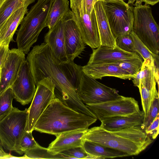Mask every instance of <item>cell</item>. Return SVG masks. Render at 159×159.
Returning a JSON list of instances; mask_svg holds the SVG:
<instances>
[{"mask_svg": "<svg viewBox=\"0 0 159 159\" xmlns=\"http://www.w3.org/2000/svg\"><path fill=\"white\" fill-rule=\"evenodd\" d=\"M84 139L126 153L137 155L153 141L141 125L113 131L107 130L101 126L88 129Z\"/></svg>", "mask_w": 159, "mask_h": 159, "instance_id": "3", "label": "cell"}, {"mask_svg": "<svg viewBox=\"0 0 159 159\" xmlns=\"http://www.w3.org/2000/svg\"><path fill=\"white\" fill-rule=\"evenodd\" d=\"M26 60L35 85L44 78H49L55 84L56 98L78 112L96 118L82 102L78 94L82 66L74 61L60 63L44 42L34 47Z\"/></svg>", "mask_w": 159, "mask_h": 159, "instance_id": "1", "label": "cell"}, {"mask_svg": "<svg viewBox=\"0 0 159 159\" xmlns=\"http://www.w3.org/2000/svg\"><path fill=\"white\" fill-rule=\"evenodd\" d=\"M24 154L23 158L69 159L64 154L53 152L39 144L25 151Z\"/></svg>", "mask_w": 159, "mask_h": 159, "instance_id": "26", "label": "cell"}, {"mask_svg": "<svg viewBox=\"0 0 159 159\" xmlns=\"http://www.w3.org/2000/svg\"><path fill=\"white\" fill-rule=\"evenodd\" d=\"M85 105L100 121L108 117L129 115L140 111L138 102L134 98L123 96L99 104Z\"/></svg>", "mask_w": 159, "mask_h": 159, "instance_id": "10", "label": "cell"}, {"mask_svg": "<svg viewBox=\"0 0 159 159\" xmlns=\"http://www.w3.org/2000/svg\"><path fill=\"white\" fill-rule=\"evenodd\" d=\"M39 144L35 140L32 134V132L25 131L20 142V150L21 155L24 152L37 145Z\"/></svg>", "mask_w": 159, "mask_h": 159, "instance_id": "33", "label": "cell"}, {"mask_svg": "<svg viewBox=\"0 0 159 159\" xmlns=\"http://www.w3.org/2000/svg\"><path fill=\"white\" fill-rule=\"evenodd\" d=\"M142 3V0H128L127 3L129 5H133L135 6L141 5Z\"/></svg>", "mask_w": 159, "mask_h": 159, "instance_id": "38", "label": "cell"}, {"mask_svg": "<svg viewBox=\"0 0 159 159\" xmlns=\"http://www.w3.org/2000/svg\"><path fill=\"white\" fill-rule=\"evenodd\" d=\"M64 17L66 56L69 61H73L84 51L86 44L73 18L71 11L69 10L64 15Z\"/></svg>", "mask_w": 159, "mask_h": 159, "instance_id": "13", "label": "cell"}, {"mask_svg": "<svg viewBox=\"0 0 159 159\" xmlns=\"http://www.w3.org/2000/svg\"><path fill=\"white\" fill-rule=\"evenodd\" d=\"M28 109L20 110L13 107L11 111L0 120V141L5 149L21 155L20 146L26 131Z\"/></svg>", "mask_w": 159, "mask_h": 159, "instance_id": "5", "label": "cell"}, {"mask_svg": "<svg viewBox=\"0 0 159 159\" xmlns=\"http://www.w3.org/2000/svg\"><path fill=\"white\" fill-rule=\"evenodd\" d=\"M133 39L134 46L138 53L144 60L149 59L154 61L157 66L158 67L159 56L151 52L141 42L133 31L129 33Z\"/></svg>", "mask_w": 159, "mask_h": 159, "instance_id": "27", "label": "cell"}, {"mask_svg": "<svg viewBox=\"0 0 159 159\" xmlns=\"http://www.w3.org/2000/svg\"><path fill=\"white\" fill-rule=\"evenodd\" d=\"M159 99L158 93L155 95L148 115L141 125L142 128L144 131L153 122L159 113Z\"/></svg>", "mask_w": 159, "mask_h": 159, "instance_id": "30", "label": "cell"}, {"mask_svg": "<svg viewBox=\"0 0 159 159\" xmlns=\"http://www.w3.org/2000/svg\"><path fill=\"white\" fill-rule=\"evenodd\" d=\"M71 9L84 10L86 13L90 14L97 0H70Z\"/></svg>", "mask_w": 159, "mask_h": 159, "instance_id": "32", "label": "cell"}, {"mask_svg": "<svg viewBox=\"0 0 159 159\" xmlns=\"http://www.w3.org/2000/svg\"><path fill=\"white\" fill-rule=\"evenodd\" d=\"M59 153L66 155L69 159H87L88 156L83 146H79L66 149Z\"/></svg>", "mask_w": 159, "mask_h": 159, "instance_id": "34", "label": "cell"}, {"mask_svg": "<svg viewBox=\"0 0 159 159\" xmlns=\"http://www.w3.org/2000/svg\"><path fill=\"white\" fill-rule=\"evenodd\" d=\"M71 10L73 18L85 44L92 49L98 47L101 42L94 9L90 14L75 9Z\"/></svg>", "mask_w": 159, "mask_h": 159, "instance_id": "12", "label": "cell"}, {"mask_svg": "<svg viewBox=\"0 0 159 159\" xmlns=\"http://www.w3.org/2000/svg\"><path fill=\"white\" fill-rule=\"evenodd\" d=\"M132 31L152 53H159V28L148 5L135 6L133 8Z\"/></svg>", "mask_w": 159, "mask_h": 159, "instance_id": "6", "label": "cell"}, {"mask_svg": "<svg viewBox=\"0 0 159 159\" xmlns=\"http://www.w3.org/2000/svg\"><path fill=\"white\" fill-rule=\"evenodd\" d=\"M159 0H142V2H144L145 4L153 6L157 3Z\"/></svg>", "mask_w": 159, "mask_h": 159, "instance_id": "39", "label": "cell"}, {"mask_svg": "<svg viewBox=\"0 0 159 159\" xmlns=\"http://www.w3.org/2000/svg\"><path fill=\"white\" fill-rule=\"evenodd\" d=\"M25 60V54L18 48L9 50L0 69V95L11 87L16 79L22 63Z\"/></svg>", "mask_w": 159, "mask_h": 159, "instance_id": "14", "label": "cell"}, {"mask_svg": "<svg viewBox=\"0 0 159 159\" xmlns=\"http://www.w3.org/2000/svg\"><path fill=\"white\" fill-rule=\"evenodd\" d=\"M88 129H80L62 133L49 145L48 149L56 153L79 146H83L84 136Z\"/></svg>", "mask_w": 159, "mask_h": 159, "instance_id": "18", "label": "cell"}, {"mask_svg": "<svg viewBox=\"0 0 159 159\" xmlns=\"http://www.w3.org/2000/svg\"><path fill=\"white\" fill-rule=\"evenodd\" d=\"M14 96L11 87L0 95V120L8 114L13 107L12 102Z\"/></svg>", "mask_w": 159, "mask_h": 159, "instance_id": "28", "label": "cell"}, {"mask_svg": "<svg viewBox=\"0 0 159 159\" xmlns=\"http://www.w3.org/2000/svg\"><path fill=\"white\" fill-rule=\"evenodd\" d=\"M83 147L88 154L87 159H105L130 156L124 152L84 139Z\"/></svg>", "mask_w": 159, "mask_h": 159, "instance_id": "22", "label": "cell"}, {"mask_svg": "<svg viewBox=\"0 0 159 159\" xmlns=\"http://www.w3.org/2000/svg\"><path fill=\"white\" fill-rule=\"evenodd\" d=\"M9 45L0 44V69L4 63L9 50Z\"/></svg>", "mask_w": 159, "mask_h": 159, "instance_id": "36", "label": "cell"}, {"mask_svg": "<svg viewBox=\"0 0 159 159\" xmlns=\"http://www.w3.org/2000/svg\"><path fill=\"white\" fill-rule=\"evenodd\" d=\"M1 69V68H0Z\"/></svg>", "mask_w": 159, "mask_h": 159, "instance_id": "42", "label": "cell"}, {"mask_svg": "<svg viewBox=\"0 0 159 159\" xmlns=\"http://www.w3.org/2000/svg\"><path fill=\"white\" fill-rule=\"evenodd\" d=\"M140 58L139 54L126 52L117 46L112 48L100 45L93 50L87 64L131 61Z\"/></svg>", "mask_w": 159, "mask_h": 159, "instance_id": "16", "label": "cell"}, {"mask_svg": "<svg viewBox=\"0 0 159 159\" xmlns=\"http://www.w3.org/2000/svg\"><path fill=\"white\" fill-rule=\"evenodd\" d=\"M82 71L95 79H101L105 76H113L123 79H131L134 77L127 71L117 65L110 63L87 64L82 66Z\"/></svg>", "mask_w": 159, "mask_h": 159, "instance_id": "17", "label": "cell"}, {"mask_svg": "<svg viewBox=\"0 0 159 159\" xmlns=\"http://www.w3.org/2000/svg\"><path fill=\"white\" fill-rule=\"evenodd\" d=\"M143 62L140 58L131 61H120L110 63L117 65L134 76L140 70Z\"/></svg>", "mask_w": 159, "mask_h": 159, "instance_id": "29", "label": "cell"}, {"mask_svg": "<svg viewBox=\"0 0 159 159\" xmlns=\"http://www.w3.org/2000/svg\"><path fill=\"white\" fill-rule=\"evenodd\" d=\"M159 113L145 130L146 134L152 139H155L159 134Z\"/></svg>", "mask_w": 159, "mask_h": 159, "instance_id": "35", "label": "cell"}, {"mask_svg": "<svg viewBox=\"0 0 159 159\" xmlns=\"http://www.w3.org/2000/svg\"><path fill=\"white\" fill-rule=\"evenodd\" d=\"M64 16L45 34L44 43L48 46L53 54L61 63L68 61L66 53L64 32Z\"/></svg>", "mask_w": 159, "mask_h": 159, "instance_id": "15", "label": "cell"}, {"mask_svg": "<svg viewBox=\"0 0 159 159\" xmlns=\"http://www.w3.org/2000/svg\"><path fill=\"white\" fill-rule=\"evenodd\" d=\"M52 1L38 0L22 20L16 34V42L18 48L25 54L28 53L42 30L46 27Z\"/></svg>", "mask_w": 159, "mask_h": 159, "instance_id": "4", "label": "cell"}, {"mask_svg": "<svg viewBox=\"0 0 159 159\" xmlns=\"http://www.w3.org/2000/svg\"><path fill=\"white\" fill-rule=\"evenodd\" d=\"M115 42L116 46L122 50L129 52L139 54L129 33L116 38Z\"/></svg>", "mask_w": 159, "mask_h": 159, "instance_id": "31", "label": "cell"}, {"mask_svg": "<svg viewBox=\"0 0 159 159\" xmlns=\"http://www.w3.org/2000/svg\"><path fill=\"white\" fill-rule=\"evenodd\" d=\"M70 9L68 0H53L47 22L46 27L52 29Z\"/></svg>", "mask_w": 159, "mask_h": 159, "instance_id": "24", "label": "cell"}, {"mask_svg": "<svg viewBox=\"0 0 159 159\" xmlns=\"http://www.w3.org/2000/svg\"><path fill=\"white\" fill-rule=\"evenodd\" d=\"M97 120L74 111L55 98L37 120L34 130L56 136L67 131L88 129Z\"/></svg>", "mask_w": 159, "mask_h": 159, "instance_id": "2", "label": "cell"}, {"mask_svg": "<svg viewBox=\"0 0 159 159\" xmlns=\"http://www.w3.org/2000/svg\"><path fill=\"white\" fill-rule=\"evenodd\" d=\"M112 33L115 39L132 31L133 8L123 0L102 1Z\"/></svg>", "mask_w": 159, "mask_h": 159, "instance_id": "7", "label": "cell"}, {"mask_svg": "<svg viewBox=\"0 0 159 159\" xmlns=\"http://www.w3.org/2000/svg\"><path fill=\"white\" fill-rule=\"evenodd\" d=\"M10 87L14 98L21 105L27 104L32 101L36 88L26 60L22 63L16 79Z\"/></svg>", "mask_w": 159, "mask_h": 159, "instance_id": "11", "label": "cell"}, {"mask_svg": "<svg viewBox=\"0 0 159 159\" xmlns=\"http://www.w3.org/2000/svg\"><path fill=\"white\" fill-rule=\"evenodd\" d=\"M26 4L13 13L4 22L0 29V44L9 45L18 25L28 12Z\"/></svg>", "mask_w": 159, "mask_h": 159, "instance_id": "21", "label": "cell"}, {"mask_svg": "<svg viewBox=\"0 0 159 159\" xmlns=\"http://www.w3.org/2000/svg\"><path fill=\"white\" fill-rule=\"evenodd\" d=\"M105 0H97V1H105Z\"/></svg>", "mask_w": 159, "mask_h": 159, "instance_id": "41", "label": "cell"}, {"mask_svg": "<svg viewBox=\"0 0 159 159\" xmlns=\"http://www.w3.org/2000/svg\"><path fill=\"white\" fill-rule=\"evenodd\" d=\"M96 13L101 45L114 48L116 46L105 12L102 2L97 1L94 6Z\"/></svg>", "mask_w": 159, "mask_h": 159, "instance_id": "20", "label": "cell"}, {"mask_svg": "<svg viewBox=\"0 0 159 159\" xmlns=\"http://www.w3.org/2000/svg\"><path fill=\"white\" fill-rule=\"evenodd\" d=\"M144 118L143 111L128 116H113L105 118L100 120L101 126L110 131L117 130L141 125Z\"/></svg>", "mask_w": 159, "mask_h": 159, "instance_id": "19", "label": "cell"}, {"mask_svg": "<svg viewBox=\"0 0 159 159\" xmlns=\"http://www.w3.org/2000/svg\"><path fill=\"white\" fill-rule=\"evenodd\" d=\"M6 0H0V8Z\"/></svg>", "mask_w": 159, "mask_h": 159, "instance_id": "40", "label": "cell"}, {"mask_svg": "<svg viewBox=\"0 0 159 159\" xmlns=\"http://www.w3.org/2000/svg\"><path fill=\"white\" fill-rule=\"evenodd\" d=\"M6 152L3 150V148L0 141V159L18 158Z\"/></svg>", "mask_w": 159, "mask_h": 159, "instance_id": "37", "label": "cell"}, {"mask_svg": "<svg viewBox=\"0 0 159 159\" xmlns=\"http://www.w3.org/2000/svg\"><path fill=\"white\" fill-rule=\"evenodd\" d=\"M77 91L80 100L86 104H99L122 97L115 89L99 83L83 71Z\"/></svg>", "mask_w": 159, "mask_h": 159, "instance_id": "9", "label": "cell"}, {"mask_svg": "<svg viewBox=\"0 0 159 159\" xmlns=\"http://www.w3.org/2000/svg\"><path fill=\"white\" fill-rule=\"evenodd\" d=\"M36 90L31 103L28 109V114L26 131L32 132L35 124L50 103L56 97L55 86L52 80L46 77L36 84Z\"/></svg>", "mask_w": 159, "mask_h": 159, "instance_id": "8", "label": "cell"}, {"mask_svg": "<svg viewBox=\"0 0 159 159\" xmlns=\"http://www.w3.org/2000/svg\"><path fill=\"white\" fill-rule=\"evenodd\" d=\"M139 73L140 83L143 86L150 89L156 88V83L158 84V68L154 61L144 60Z\"/></svg>", "mask_w": 159, "mask_h": 159, "instance_id": "23", "label": "cell"}, {"mask_svg": "<svg viewBox=\"0 0 159 159\" xmlns=\"http://www.w3.org/2000/svg\"><path fill=\"white\" fill-rule=\"evenodd\" d=\"M36 0H6L0 8V29L15 11L25 5H30Z\"/></svg>", "mask_w": 159, "mask_h": 159, "instance_id": "25", "label": "cell"}]
</instances>
